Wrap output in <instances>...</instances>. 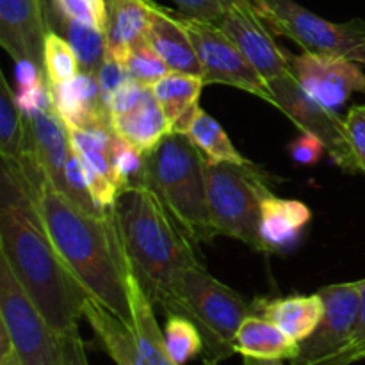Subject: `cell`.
I'll list each match as a JSON object with an SVG mask.
<instances>
[{"label":"cell","instance_id":"6da1fadb","mask_svg":"<svg viewBox=\"0 0 365 365\" xmlns=\"http://www.w3.org/2000/svg\"><path fill=\"white\" fill-rule=\"evenodd\" d=\"M0 257L61 337L77 330L88 292L53 248L27 171L9 159L0 170Z\"/></svg>","mask_w":365,"mask_h":365},{"label":"cell","instance_id":"7a4b0ae2","mask_svg":"<svg viewBox=\"0 0 365 365\" xmlns=\"http://www.w3.org/2000/svg\"><path fill=\"white\" fill-rule=\"evenodd\" d=\"M25 171L34 185V198L50 241L75 280L88 296L134 327L127 287L130 262L116 207L103 214L86 212L41 171Z\"/></svg>","mask_w":365,"mask_h":365},{"label":"cell","instance_id":"3957f363","mask_svg":"<svg viewBox=\"0 0 365 365\" xmlns=\"http://www.w3.org/2000/svg\"><path fill=\"white\" fill-rule=\"evenodd\" d=\"M118 221L128 262L153 305L168 316H182L177 278L189 267L202 266L198 252L159 196L146 185L121 192Z\"/></svg>","mask_w":365,"mask_h":365},{"label":"cell","instance_id":"277c9868","mask_svg":"<svg viewBox=\"0 0 365 365\" xmlns=\"http://www.w3.org/2000/svg\"><path fill=\"white\" fill-rule=\"evenodd\" d=\"M205 155L187 134H168L145 155V185L164 203L195 245L217 235L210 223Z\"/></svg>","mask_w":365,"mask_h":365},{"label":"cell","instance_id":"5b68a950","mask_svg":"<svg viewBox=\"0 0 365 365\" xmlns=\"http://www.w3.org/2000/svg\"><path fill=\"white\" fill-rule=\"evenodd\" d=\"M182 316L198 327L203 337V364L220 365L235 355V334L248 316L255 314L253 302L221 284L203 266L189 267L177 278Z\"/></svg>","mask_w":365,"mask_h":365},{"label":"cell","instance_id":"8992f818","mask_svg":"<svg viewBox=\"0 0 365 365\" xmlns=\"http://www.w3.org/2000/svg\"><path fill=\"white\" fill-rule=\"evenodd\" d=\"M269 173L260 166L205 163L210 223L217 235L267 252L260 235V203L269 192Z\"/></svg>","mask_w":365,"mask_h":365},{"label":"cell","instance_id":"52a82bcc","mask_svg":"<svg viewBox=\"0 0 365 365\" xmlns=\"http://www.w3.org/2000/svg\"><path fill=\"white\" fill-rule=\"evenodd\" d=\"M127 287L134 327L121 321L91 296L86 299L82 316L91 327L100 348L116 365H160L166 355L164 331L157 324L153 302L143 289L132 266H128Z\"/></svg>","mask_w":365,"mask_h":365},{"label":"cell","instance_id":"ba28073f","mask_svg":"<svg viewBox=\"0 0 365 365\" xmlns=\"http://www.w3.org/2000/svg\"><path fill=\"white\" fill-rule=\"evenodd\" d=\"M273 34L298 43L305 52L346 57L365 66V20L335 24L294 0H252Z\"/></svg>","mask_w":365,"mask_h":365},{"label":"cell","instance_id":"9c48e42d","mask_svg":"<svg viewBox=\"0 0 365 365\" xmlns=\"http://www.w3.org/2000/svg\"><path fill=\"white\" fill-rule=\"evenodd\" d=\"M0 327L24 365H64L63 337L41 316L0 257Z\"/></svg>","mask_w":365,"mask_h":365},{"label":"cell","instance_id":"30bf717a","mask_svg":"<svg viewBox=\"0 0 365 365\" xmlns=\"http://www.w3.org/2000/svg\"><path fill=\"white\" fill-rule=\"evenodd\" d=\"M177 14L198 53L205 84H223L242 89L280 110L273 89L242 56L235 43L221 31L220 25L200 18L185 16L180 11Z\"/></svg>","mask_w":365,"mask_h":365},{"label":"cell","instance_id":"8fae6325","mask_svg":"<svg viewBox=\"0 0 365 365\" xmlns=\"http://www.w3.org/2000/svg\"><path fill=\"white\" fill-rule=\"evenodd\" d=\"M269 88L277 96L280 113H284L299 128V132L317 135L323 141L328 155L342 171L346 173L360 171L349 146L344 120L339 116L337 110L328 109L327 106L312 98L298 84L294 73L269 82Z\"/></svg>","mask_w":365,"mask_h":365},{"label":"cell","instance_id":"7c38bea8","mask_svg":"<svg viewBox=\"0 0 365 365\" xmlns=\"http://www.w3.org/2000/svg\"><path fill=\"white\" fill-rule=\"evenodd\" d=\"M324 302V314L316 330L299 342L291 365H323L351 341L362 305V280L331 284L317 291Z\"/></svg>","mask_w":365,"mask_h":365},{"label":"cell","instance_id":"4fadbf2b","mask_svg":"<svg viewBox=\"0 0 365 365\" xmlns=\"http://www.w3.org/2000/svg\"><path fill=\"white\" fill-rule=\"evenodd\" d=\"M216 25L235 43L267 84L292 73L289 53L277 45L273 31L252 0H232Z\"/></svg>","mask_w":365,"mask_h":365},{"label":"cell","instance_id":"5bb4252c","mask_svg":"<svg viewBox=\"0 0 365 365\" xmlns=\"http://www.w3.org/2000/svg\"><path fill=\"white\" fill-rule=\"evenodd\" d=\"M289 63L298 84L328 109L337 110L353 93H365V73L355 61L305 52L289 53Z\"/></svg>","mask_w":365,"mask_h":365},{"label":"cell","instance_id":"9a60e30c","mask_svg":"<svg viewBox=\"0 0 365 365\" xmlns=\"http://www.w3.org/2000/svg\"><path fill=\"white\" fill-rule=\"evenodd\" d=\"M50 7L45 0H0V45L14 63H31L45 71V41Z\"/></svg>","mask_w":365,"mask_h":365},{"label":"cell","instance_id":"2e32d148","mask_svg":"<svg viewBox=\"0 0 365 365\" xmlns=\"http://www.w3.org/2000/svg\"><path fill=\"white\" fill-rule=\"evenodd\" d=\"M25 118L29 127V155L24 163L34 164L59 191L64 192V171L71 153L66 123L56 113L53 106Z\"/></svg>","mask_w":365,"mask_h":365},{"label":"cell","instance_id":"e0dca14e","mask_svg":"<svg viewBox=\"0 0 365 365\" xmlns=\"http://www.w3.org/2000/svg\"><path fill=\"white\" fill-rule=\"evenodd\" d=\"M50 95L53 109L66 125L114 132L109 106L100 91L95 73L78 71L71 81L50 86Z\"/></svg>","mask_w":365,"mask_h":365},{"label":"cell","instance_id":"ac0fdd59","mask_svg":"<svg viewBox=\"0 0 365 365\" xmlns=\"http://www.w3.org/2000/svg\"><path fill=\"white\" fill-rule=\"evenodd\" d=\"M148 41L171 71L198 75V77L203 75L198 53L178 14L157 2L152 4Z\"/></svg>","mask_w":365,"mask_h":365},{"label":"cell","instance_id":"d6986e66","mask_svg":"<svg viewBox=\"0 0 365 365\" xmlns=\"http://www.w3.org/2000/svg\"><path fill=\"white\" fill-rule=\"evenodd\" d=\"M255 316H262L277 324L282 331L302 342L321 323L324 314V302L319 292L316 294H294L285 298L253 299Z\"/></svg>","mask_w":365,"mask_h":365},{"label":"cell","instance_id":"ffe728a7","mask_svg":"<svg viewBox=\"0 0 365 365\" xmlns=\"http://www.w3.org/2000/svg\"><path fill=\"white\" fill-rule=\"evenodd\" d=\"M114 134L134 145L141 153L148 155L171 134L170 121L163 107L153 96L152 88H146L141 100L130 110L110 118Z\"/></svg>","mask_w":365,"mask_h":365},{"label":"cell","instance_id":"44dd1931","mask_svg":"<svg viewBox=\"0 0 365 365\" xmlns=\"http://www.w3.org/2000/svg\"><path fill=\"white\" fill-rule=\"evenodd\" d=\"M205 86L198 75L168 71L157 84L152 86V93L163 107L173 134H187L196 113L200 110V95Z\"/></svg>","mask_w":365,"mask_h":365},{"label":"cell","instance_id":"7402d4cb","mask_svg":"<svg viewBox=\"0 0 365 365\" xmlns=\"http://www.w3.org/2000/svg\"><path fill=\"white\" fill-rule=\"evenodd\" d=\"M153 0H107V56L123 63L128 50L148 38Z\"/></svg>","mask_w":365,"mask_h":365},{"label":"cell","instance_id":"603a6c76","mask_svg":"<svg viewBox=\"0 0 365 365\" xmlns=\"http://www.w3.org/2000/svg\"><path fill=\"white\" fill-rule=\"evenodd\" d=\"M312 220L309 207L299 200L278 198L266 192L260 203V235L267 253L280 252L294 241Z\"/></svg>","mask_w":365,"mask_h":365},{"label":"cell","instance_id":"cb8c5ba5","mask_svg":"<svg viewBox=\"0 0 365 365\" xmlns=\"http://www.w3.org/2000/svg\"><path fill=\"white\" fill-rule=\"evenodd\" d=\"M299 342L262 316L246 317L235 334V353L253 359L289 360L296 356Z\"/></svg>","mask_w":365,"mask_h":365},{"label":"cell","instance_id":"d4e9b609","mask_svg":"<svg viewBox=\"0 0 365 365\" xmlns=\"http://www.w3.org/2000/svg\"><path fill=\"white\" fill-rule=\"evenodd\" d=\"M50 27L57 34L63 36L71 48L77 53L81 71L95 73L102 68L107 59V34L106 31L81 24V21L68 20L50 7Z\"/></svg>","mask_w":365,"mask_h":365},{"label":"cell","instance_id":"484cf974","mask_svg":"<svg viewBox=\"0 0 365 365\" xmlns=\"http://www.w3.org/2000/svg\"><path fill=\"white\" fill-rule=\"evenodd\" d=\"M14 95L9 82L0 75V157L24 163L29 155V127Z\"/></svg>","mask_w":365,"mask_h":365},{"label":"cell","instance_id":"4316f807","mask_svg":"<svg viewBox=\"0 0 365 365\" xmlns=\"http://www.w3.org/2000/svg\"><path fill=\"white\" fill-rule=\"evenodd\" d=\"M187 138L198 146V150L209 163H228L235 164V166H252L253 164L252 160L239 153L220 121L214 120L202 107L189 127Z\"/></svg>","mask_w":365,"mask_h":365},{"label":"cell","instance_id":"83f0119b","mask_svg":"<svg viewBox=\"0 0 365 365\" xmlns=\"http://www.w3.org/2000/svg\"><path fill=\"white\" fill-rule=\"evenodd\" d=\"M164 348L175 364L185 365L195 356L203 355V337L198 327L184 316L171 314L164 327Z\"/></svg>","mask_w":365,"mask_h":365},{"label":"cell","instance_id":"f1b7e54d","mask_svg":"<svg viewBox=\"0 0 365 365\" xmlns=\"http://www.w3.org/2000/svg\"><path fill=\"white\" fill-rule=\"evenodd\" d=\"M109 160L120 195L145 185V153L116 134L110 138Z\"/></svg>","mask_w":365,"mask_h":365},{"label":"cell","instance_id":"f546056e","mask_svg":"<svg viewBox=\"0 0 365 365\" xmlns=\"http://www.w3.org/2000/svg\"><path fill=\"white\" fill-rule=\"evenodd\" d=\"M121 64H123L128 78L139 82L141 86H146V88H152L168 71H171L163 61V57L153 48L152 43L148 41V38L132 46Z\"/></svg>","mask_w":365,"mask_h":365},{"label":"cell","instance_id":"4dcf8cb0","mask_svg":"<svg viewBox=\"0 0 365 365\" xmlns=\"http://www.w3.org/2000/svg\"><path fill=\"white\" fill-rule=\"evenodd\" d=\"M45 71L50 86L64 84V82L77 77L78 71H81V64H78L75 50L56 31H50L46 36Z\"/></svg>","mask_w":365,"mask_h":365},{"label":"cell","instance_id":"1f68e13d","mask_svg":"<svg viewBox=\"0 0 365 365\" xmlns=\"http://www.w3.org/2000/svg\"><path fill=\"white\" fill-rule=\"evenodd\" d=\"M52 9L68 20L81 21L91 27L107 31L109 7L107 0H50Z\"/></svg>","mask_w":365,"mask_h":365},{"label":"cell","instance_id":"d6a6232c","mask_svg":"<svg viewBox=\"0 0 365 365\" xmlns=\"http://www.w3.org/2000/svg\"><path fill=\"white\" fill-rule=\"evenodd\" d=\"M18 107L25 116L38 110L46 109L52 106V95H50V82L45 73H39L32 82L25 86H18V91L14 95Z\"/></svg>","mask_w":365,"mask_h":365},{"label":"cell","instance_id":"836d02e7","mask_svg":"<svg viewBox=\"0 0 365 365\" xmlns=\"http://www.w3.org/2000/svg\"><path fill=\"white\" fill-rule=\"evenodd\" d=\"M346 134L359 170L365 175V103L353 106L344 118Z\"/></svg>","mask_w":365,"mask_h":365},{"label":"cell","instance_id":"e575fe53","mask_svg":"<svg viewBox=\"0 0 365 365\" xmlns=\"http://www.w3.org/2000/svg\"><path fill=\"white\" fill-rule=\"evenodd\" d=\"M365 359V278L362 280V305H360V317L356 323V330L351 341L344 349L331 356L323 365H353Z\"/></svg>","mask_w":365,"mask_h":365},{"label":"cell","instance_id":"d590c367","mask_svg":"<svg viewBox=\"0 0 365 365\" xmlns=\"http://www.w3.org/2000/svg\"><path fill=\"white\" fill-rule=\"evenodd\" d=\"M173 2L177 4L178 11L185 16L217 24L232 4V0H173Z\"/></svg>","mask_w":365,"mask_h":365},{"label":"cell","instance_id":"8d00e7d4","mask_svg":"<svg viewBox=\"0 0 365 365\" xmlns=\"http://www.w3.org/2000/svg\"><path fill=\"white\" fill-rule=\"evenodd\" d=\"M327 152L323 141L317 135L309 134V132H299L298 138L289 145V153L294 159V163L303 164V166H312L317 164Z\"/></svg>","mask_w":365,"mask_h":365},{"label":"cell","instance_id":"74e56055","mask_svg":"<svg viewBox=\"0 0 365 365\" xmlns=\"http://www.w3.org/2000/svg\"><path fill=\"white\" fill-rule=\"evenodd\" d=\"M127 78L128 75L127 71H125L123 64H121L120 61L114 59V57L107 56L106 63H103L102 68L96 71V81H98L100 91H102L107 106H109V98L113 96V93L116 91Z\"/></svg>","mask_w":365,"mask_h":365},{"label":"cell","instance_id":"f35d334b","mask_svg":"<svg viewBox=\"0 0 365 365\" xmlns=\"http://www.w3.org/2000/svg\"><path fill=\"white\" fill-rule=\"evenodd\" d=\"M146 86H141L139 82L127 78L116 91L113 93V96L109 98V110L110 118L118 116V114H123L127 110H130L135 103L141 100L143 93H145Z\"/></svg>","mask_w":365,"mask_h":365},{"label":"cell","instance_id":"ab89813d","mask_svg":"<svg viewBox=\"0 0 365 365\" xmlns=\"http://www.w3.org/2000/svg\"><path fill=\"white\" fill-rule=\"evenodd\" d=\"M63 348L64 365H89L88 355H86V344L78 334V328L71 334L63 335Z\"/></svg>","mask_w":365,"mask_h":365},{"label":"cell","instance_id":"60d3db41","mask_svg":"<svg viewBox=\"0 0 365 365\" xmlns=\"http://www.w3.org/2000/svg\"><path fill=\"white\" fill-rule=\"evenodd\" d=\"M0 365H24L18 359L7 331L0 327Z\"/></svg>","mask_w":365,"mask_h":365},{"label":"cell","instance_id":"b9f144b4","mask_svg":"<svg viewBox=\"0 0 365 365\" xmlns=\"http://www.w3.org/2000/svg\"><path fill=\"white\" fill-rule=\"evenodd\" d=\"M242 365H284V360L253 359V356H242Z\"/></svg>","mask_w":365,"mask_h":365},{"label":"cell","instance_id":"7bdbcfd3","mask_svg":"<svg viewBox=\"0 0 365 365\" xmlns=\"http://www.w3.org/2000/svg\"><path fill=\"white\" fill-rule=\"evenodd\" d=\"M160 365H178V364H175L173 360H171L170 356H168V353H166V355H164V359H163V362H160ZM205 365H216V364H205Z\"/></svg>","mask_w":365,"mask_h":365}]
</instances>
